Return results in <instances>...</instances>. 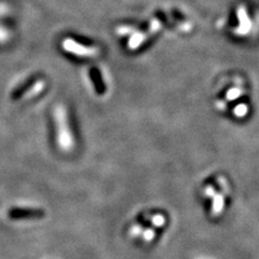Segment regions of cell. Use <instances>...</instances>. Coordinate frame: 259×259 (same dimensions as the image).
<instances>
[{"label": "cell", "instance_id": "1", "mask_svg": "<svg viewBox=\"0 0 259 259\" xmlns=\"http://www.w3.org/2000/svg\"><path fill=\"white\" fill-rule=\"evenodd\" d=\"M54 119H56V124L57 145L62 151L71 152L74 147V139L68 124L67 111L62 104H59L54 109Z\"/></svg>", "mask_w": 259, "mask_h": 259}, {"label": "cell", "instance_id": "2", "mask_svg": "<svg viewBox=\"0 0 259 259\" xmlns=\"http://www.w3.org/2000/svg\"><path fill=\"white\" fill-rule=\"evenodd\" d=\"M62 47L66 52L80 57H95L99 53V50L96 47L84 46V44L77 42L72 38L64 39Z\"/></svg>", "mask_w": 259, "mask_h": 259}, {"label": "cell", "instance_id": "3", "mask_svg": "<svg viewBox=\"0 0 259 259\" xmlns=\"http://www.w3.org/2000/svg\"><path fill=\"white\" fill-rule=\"evenodd\" d=\"M237 14H238V18L239 22H240V25H239V28L237 29V33L239 35H246L252 27V22L250 18H248V14L246 12V9L244 6H239L237 10Z\"/></svg>", "mask_w": 259, "mask_h": 259}, {"label": "cell", "instance_id": "4", "mask_svg": "<svg viewBox=\"0 0 259 259\" xmlns=\"http://www.w3.org/2000/svg\"><path fill=\"white\" fill-rule=\"evenodd\" d=\"M149 34H150L149 33V31H148V33L147 32H134L132 34L131 38H130L129 43H128L129 49L136 50L138 47H141L142 43L148 38Z\"/></svg>", "mask_w": 259, "mask_h": 259}, {"label": "cell", "instance_id": "5", "mask_svg": "<svg viewBox=\"0 0 259 259\" xmlns=\"http://www.w3.org/2000/svg\"><path fill=\"white\" fill-rule=\"evenodd\" d=\"M44 88H46V82H44L43 80H38L35 83H33V86L22 94L21 98L22 99H29V98H33L35 96H37L39 93H41L43 91Z\"/></svg>", "mask_w": 259, "mask_h": 259}, {"label": "cell", "instance_id": "6", "mask_svg": "<svg viewBox=\"0 0 259 259\" xmlns=\"http://www.w3.org/2000/svg\"><path fill=\"white\" fill-rule=\"evenodd\" d=\"M213 213L219 214L222 211L223 203H225V197L222 193H217L213 198Z\"/></svg>", "mask_w": 259, "mask_h": 259}, {"label": "cell", "instance_id": "7", "mask_svg": "<svg viewBox=\"0 0 259 259\" xmlns=\"http://www.w3.org/2000/svg\"><path fill=\"white\" fill-rule=\"evenodd\" d=\"M42 212L40 211H33V210H13L10 212V215L12 217H36L41 215Z\"/></svg>", "mask_w": 259, "mask_h": 259}, {"label": "cell", "instance_id": "8", "mask_svg": "<svg viewBox=\"0 0 259 259\" xmlns=\"http://www.w3.org/2000/svg\"><path fill=\"white\" fill-rule=\"evenodd\" d=\"M242 90L240 88H231L229 89L226 93V98L228 101H236L237 98L241 96Z\"/></svg>", "mask_w": 259, "mask_h": 259}, {"label": "cell", "instance_id": "9", "mask_svg": "<svg viewBox=\"0 0 259 259\" xmlns=\"http://www.w3.org/2000/svg\"><path fill=\"white\" fill-rule=\"evenodd\" d=\"M92 77H93V81L95 83V87L97 89V91L99 93H102L104 91V86L102 82V79L99 77V74L97 71H92Z\"/></svg>", "mask_w": 259, "mask_h": 259}, {"label": "cell", "instance_id": "10", "mask_svg": "<svg viewBox=\"0 0 259 259\" xmlns=\"http://www.w3.org/2000/svg\"><path fill=\"white\" fill-rule=\"evenodd\" d=\"M247 111H248V107L245 105V104H240V105L236 106L235 111H233V113H235L237 117L242 118L244 116H246Z\"/></svg>", "mask_w": 259, "mask_h": 259}, {"label": "cell", "instance_id": "11", "mask_svg": "<svg viewBox=\"0 0 259 259\" xmlns=\"http://www.w3.org/2000/svg\"><path fill=\"white\" fill-rule=\"evenodd\" d=\"M134 32H135V29L130 27V26H120L118 29H117V33L118 35H122V36H127V35H131L133 34Z\"/></svg>", "mask_w": 259, "mask_h": 259}, {"label": "cell", "instance_id": "12", "mask_svg": "<svg viewBox=\"0 0 259 259\" xmlns=\"http://www.w3.org/2000/svg\"><path fill=\"white\" fill-rule=\"evenodd\" d=\"M151 222L154 226H158L160 227L162 226L164 222H166V219H164V217L162 215H154L152 218H151Z\"/></svg>", "mask_w": 259, "mask_h": 259}, {"label": "cell", "instance_id": "13", "mask_svg": "<svg viewBox=\"0 0 259 259\" xmlns=\"http://www.w3.org/2000/svg\"><path fill=\"white\" fill-rule=\"evenodd\" d=\"M204 192H205V194H206V196H207L208 198H213V197L216 194L215 188H214L212 185L207 186V187L205 188V190H204Z\"/></svg>", "mask_w": 259, "mask_h": 259}, {"label": "cell", "instance_id": "14", "mask_svg": "<svg viewBox=\"0 0 259 259\" xmlns=\"http://www.w3.org/2000/svg\"><path fill=\"white\" fill-rule=\"evenodd\" d=\"M143 237L144 239H145V240L149 241V240H151V239L154 237V233L152 230H150V229H149V230H146L145 232L143 233Z\"/></svg>", "mask_w": 259, "mask_h": 259}]
</instances>
